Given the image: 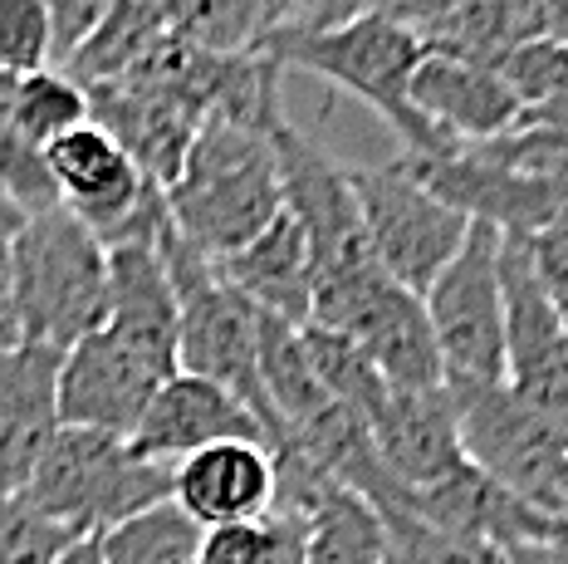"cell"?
<instances>
[{"instance_id": "d6986e66", "label": "cell", "mask_w": 568, "mask_h": 564, "mask_svg": "<svg viewBox=\"0 0 568 564\" xmlns=\"http://www.w3.org/2000/svg\"><path fill=\"white\" fill-rule=\"evenodd\" d=\"M304 564H393V540L377 505L334 481L304 511Z\"/></svg>"}, {"instance_id": "f1b7e54d", "label": "cell", "mask_w": 568, "mask_h": 564, "mask_svg": "<svg viewBox=\"0 0 568 564\" xmlns=\"http://www.w3.org/2000/svg\"><path fill=\"white\" fill-rule=\"evenodd\" d=\"M113 0H44L50 10V34H54V60L69 64V54L99 30V20L109 16Z\"/></svg>"}, {"instance_id": "1f68e13d", "label": "cell", "mask_w": 568, "mask_h": 564, "mask_svg": "<svg viewBox=\"0 0 568 564\" xmlns=\"http://www.w3.org/2000/svg\"><path fill=\"white\" fill-rule=\"evenodd\" d=\"M270 550L260 564H304V521L290 511H270Z\"/></svg>"}, {"instance_id": "8fae6325", "label": "cell", "mask_w": 568, "mask_h": 564, "mask_svg": "<svg viewBox=\"0 0 568 564\" xmlns=\"http://www.w3.org/2000/svg\"><path fill=\"white\" fill-rule=\"evenodd\" d=\"M275 158H280L284 211L300 221L304 241H310L314 275H328V270L358 265V261H377L368 251V236H363L358 202H353V187H348V162H334L290 119L275 128Z\"/></svg>"}, {"instance_id": "d590c367", "label": "cell", "mask_w": 568, "mask_h": 564, "mask_svg": "<svg viewBox=\"0 0 568 564\" xmlns=\"http://www.w3.org/2000/svg\"><path fill=\"white\" fill-rule=\"evenodd\" d=\"M20 226H26V211L10 202L6 192H0V255H6V245L16 241V231H20Z\"/></svg>"}, {"instance_id": "74e56055", "label": "cell", "mask_w": 568, "mask_h": 564, "mask_svg": "<svg viewBox=\"0 0 568 564\" xmlns=\"http://www.w3.org/2000/svg\"><path fill=\"white\" fill-rule=\"evenodd\" d=\"M559 226H568V211H564V216H559Z\"/></svg>"}, {"instance_id": "7402d4cb", "label": "cell", "mask_w": 568, "mask_h": 564, "mask_svg": "<svg viewBox=\"0 0 568 564\" xmlns=\"http://www.w3.org/2000/svg\"><path fill=\"white\" fill-rule=\"evenodd\" d=\"M168 34L211 54H251L265 40L260 0H168Z\"/></svg>"}, {"instance_id": "4fadbf2b", "label": "cell", "mask_w": 568, "mask_h": 564, "mask_svg": "<svg viewBox=\"0 0 568 564\" xmlns=\"http://www.w3.org/2000/svg\"><path fill=\"white\" fill-rule=\"evenodd\" d=\"M59 363L50 344H26L0 354V496H20L34 466L59 437Z\"/></svg>"}, {"instance_id": "5bb4252c", "label": "cell", "mask_w": 568, "mask_h": 564, "mask_svg": "<svg viewBox=\"0 0 568 564\" xmlns=\"http://www.w3.org/2000/svg\"><path fill=\"white\" fill-rule=\"evenodd\" d=\"M412 109L452 148L490 143V138L525 123V103L505 84L500 69L470 64L442 50H426V60L412 74Z\"/></svg>"}, {"instance_id": "4316f807", "label": "cell", "mask_w": 568, "mask_h": 564, "mask_svg": "<svg viewBox=\"0 0 568 564\" xmlns=\"http://www.w3.org/2000/svg\"><path fill=\"white\" fill-rule=\"evenodd\" d=\"M54 34L44 0H0V74L50 69Z\"/></svg>"}, {"instance_id": "7a4b0ae2", "label": "cell", "mask_w": 568, "mask_h": 564, "mask_svg": "<svg viewBox=\"0 0 568 564\" xmlns=\"http://www.w3.org/2000/svg\"><path fill=\"white\" fill-rule=\"evenodd\" d=\"M284 211L275 133L206 119L186 148L182 178L168 187L172 231L206 261H226Z\"/></svg>"}, {"instance_id": "52a82bcc", "label": "cell", "mask_w": 568, "mask_h": 564, "mask_svg": "<svg viewBox=\"0 0 568 564\" xmlns=\"http://www.w3.org/2000/svg\"><path fill=\"white\" fill-rule=\"evenodd\" d=\"M353 202L368 251L377 265L412 295H426L432 280L456 261V251L470 236V216L426 187L402 158L383 168H348Z\"/></svg>"}, {"instance_id": "836d02e7", "label": "cell", "mask_w": 568, "mask_h": 564, "mask_svg": "<svg viewBox=\"0 0 568 564\" xmlns=\"http://www.w3.org/2000/svg\"><path fill=\"white\" fill-rule=\"evenodd\" d=\"M20 344V324H16V304H10V285H6V255H0V354Z\"/></svg>"}, {"instance_id": "7c38bea8", "label": "cell", "mask_w": 568, "mask_h": 564, "mask_svg": "<svg viewBox=\"0 0 568 564\" xmlns=\"http://www.w3.org/2000/svg\"><path fill=\"white\" fill-rule=\"evenodd\" d=\"M368 437L377 446V462L407 496H426L470 466L466 442H460L456 397L446 387H426V393L387 387L383 407L368 422Z\"/></svg>"}, {"instance_id": "277c9868", "label": "cell", "mask_w": 568, "mask_h": 564, "mask_svg": "<svg viewBox=\"0 0 568 564\" xmlns=\"http://www.w3.org/2000/svg\"><path fill=\"white\" fill-rule=\"evenodd\" d=\"M158 255L176 300V363H182V373H196V379L226 387L235 403L265 427V442L275 452L280 422L265 397V383H260V310L235 295L221 280L216 261H206L172 226L162 231Z\"/></svg>"}, {"instance_id": "e0dca14e", "label": "cell", "mask_w": 568, "mask_h": 564, "mask_svg": "<svg viewBox=\"0 0 568 564\" xmlns=\"http://www.w3.org/2000/svg\"><path fill=\"white\" fill-rule=\"evenodd\" d=\"M128 442L148 462L176 466L182 456L216 442H265V427L235 403L226 387L196 379V373H176L172 383L158 387V397L148 403V413H142L138 432Z\"/></svg>"}, {"instance_id": "9c48e42d", "label": "cell", "mask_w": 568, "mask_h": 564, "mask_svg": "<svg viewBox=\"0 0 568 564\" xmlns=\"http://www.w3.org/2000/svg\"><path fill=\"white\" fill-rule=\"evenodd\" d=\"M182 373L172 339H148L133 329L99 324L89 339L64 349L59 363V422L133 437L162 383Z\"/></svg>"}, {"instance_id": "ffe728a7", "label": "cell", "mask_w": 568, "mask_h": 564, "mask_svg": "<svg viewBox=\"0 0 568 564\" xmlns=\"http://www.w3.org/2000/svg\"><path fill=\"white\" fill-rule=\"evenodd\" d=\"M201 525L192 515H182L172 501L152 505V511L133 515V521L113 525L109 535H99L103 564H196L201 555Z\"/></svg>"}, {"instance_id": "44dd1931", "label": "cell", "mask_w": 568, "mask_h": 564, "mask_svg": "<svg viewBox=\"0 0 568 564\" xmlns=\"http://www.w3.org/2000/svg\"><path fill=\"white\" fill-rule=\"evenodd\" d=\"M10 119L40 152H50L64 133L89 123V99L59 69H34V74H10Z\"/></svg>"}, {"instance_id": "3957f363", "label": "cell", "mask_w": 568, "mask_h": 564, "mask_svg": "<svg viewBox=\"0 0 568 564\" xmlns=\"http://www.w3.org/2000/svg\"><path fill=\"white\" fill-rule=\"evenodd\" d=\"M6 285L26 344L64 354L109 320V251L64 207L26 216L6 245Z\"/></svg>"}, {"instance_id": "8d00e7d4", "label": "cell", "mask_w": 568, "mask_h": 564, "mask_svg": "<svg viewBox=\"0 0 568 564\" xmlns=\"http://www.w3.org/2000/svg\"><path fill=\"white\" fill-rule=\"evenodd\" d=\"M54 564H103V550H99V540H74Z\"/></svg>"}, {"instance_id": "ba28073f", "label": "cell", "mask_w": 568, "mask_h": 564, "mask_svg": "<svg viewBox=\"0 0 568 564\" xmlns=\"http://www.w3.org/2000/svg\"><path fill=\"white\" fill-rule=\"evenodd\" d=\"M452 393V387H446ZM456 397L470 466L510 496L568 525V427L519 403L510 387H466Z\"/></svg>"}, {"instance_id": "484cf974", "label": "cell", "mask_w": 568, "mask_h": 564, "mask_svg": "<svg viewBox=\"0 0 568 564\" xmlns=\"http://www.w3.org/2000/svg\"><path fill=\"white\" fill-rule=\"evenodd\" d=\"M74 535L40 515L26 496H0V564H54Z\"/></svg>"}, {"instance_id": "5b68a950", "label": "cell", "mask_w": 568, "mask_h": 564, "mask_svg": "<svg viewBox=\"0 0 568 564\" xmlns=\"http://www.w3.org/2000/svg\"><path fill=\"white\" fill-rule=\"evenodd\" d=\"M20 496L74 540H99L113 525L172 501V466L138 456L133 442L113 432L59 427Z\"/></svg>"}, {"instance_id": "603a6c76", "label": "cell", "mask_w": 568, "mask_h": 564, "mask_svg": "<svg viewBox=\"0 0 568 564\" xmlns=\"http://www.w3.org/2000/svg\"><path fill=\"white\" fill-rule=\"evenodd\" d=\"M304 354H310V369H314V379L324 383V393L368 427L373 413L387 397V379L368 363V354L353 349L348 339L328 334V329H314V324H304Z\"/></svg>"}, {"instance_id": "d6a6232c", "label": "cell", "mask_w": 568, "mask_h": 564, "mask_svg": "<svg viewBox=\"0 0 568 564\" xmlns=\"http://www.w3.org/2000/svg\"><path fill=\"white\" fill-rule=\"evenodd\" d=\"M260 6H265V40H270V34H280V30L310 26L314 10L324 6V0H260ZM265 40H260V44H265Z\"/></svg>"}, {"instance_id": "9a60e30c", "label": "cell", "mask_w": 568, "mask_h": 564, "mask_svg": "<svg viewBox=\"0 0 568 564\" xmlns=\"http://www.w3.org/2000/svg\"><path fill=\"white\" fill-rule=\"evenodd\" d=\"M172 505L201 531L265 521L275 511V456L265 442H216L172 466Z\"/></svg>"}, {"instance_id": "2e32d148", "label": "cell", "mask_w": 568, "mask_h": 564, "mask_svg": "<svg viewBox=\"0 0 568 564\" xmlns=\"http://www.w3.org/2000/svg\"><path fill=\"white\" fill-rule=\"evenodd\" d=\"M89 99V123L118 143L128 162L142 172L148 182H158L162 192L182 178L186 148H192L201 119L192 109H182L176 99H162L152 89L123 84V79H103V84L84 89Z\"/></svg>"}, {"instance_id": "ac0fdd59", "label": "cell", "mask_w": 568, "mask_h": 564, "mask_svg": "<svg viewBox=\"0 0 568 564\" xmlns=\"http://www.w3.org/2000/svg\"><path fill=\"white\" fill-rule=\"evenodd\" d=\"M221 280L241 295L245 304H255L270 320H284L294 329L310 324V295H314V261H310V241H304L300 221L290 211H280L255 241H245L235 255L216 261Z\"/></svg>"}, {"instance_id": "30bf717a", "label": "cell", "mask_w": 568, "mask_h": 564, "mask_svg": "<svg viewBox=\"0 0 568 564\" xmlns=\"http://www.w3.org/2000/svg\"><path fill=\"white\" fill-rule=\"evenodd\" d=\"M505 280V387L535 413L568 427V324L544 295L525 236L500 231Z\"/></svg>"}, {"instance_id": "cb8c5ba5", "label": "cell", "mask_w": 568, "mask_h": 564, "mask_svg": "<svg viewBox=\"0 0 568 564\" xmlns=\"http://www.w3.org/2000/svg\"><path fill=\"white\" fill-rule=\"evenodd\" d=\"M0 192L26 211V216L59 207V187L50 178L44 152L10 119V74H0Z\"/></svg>"}, {"instance_id": "4dcf8cb0", "label": "cell", "mask_w": 568, "mask_h": 564, "mask_svg": "<svg viewBox=\"0 0 568 564\" xmlns=\"http://www.w3.org/2000/svg\"><path fill=\"white\" fill-rule=\"evenodd\" d=\"M466 6H476V0H373V16L393 20V26H407V30H436L446 26L452 16H460Z\"/></svg>"}, {"instance_id": "d4e9b609", "label": "cell", "mask_w": 568, "mask_h": 564, "mask_svg": "<svg viewBox=\"0 0 568 564\" xmlns=\"http://www.w3.org/2000/svg\"><path fill=\"white\" fill-rule=\"evenodd\" d=\"M387 521V540H393V564H510L500 545L490 540H470L436 531V525L417 521L412 511H377Z\"/></svg>"}, {"instance_id": "f546056e", "label": "cell", "mask_w": 568, "mask_h": 564, "mask_svg": "<svg viewBox=\"0 0 568 564\" xmlns=\"http://www.w3.org/2000/svg\"><path fill=\"white\" fill-rule=\"evenodd\" d=\"M529 255H535V275L544 285V295L554 300V310L568 324V226H549L544 236H525Z\"/></svg>"}, {"instance_id": "83f0119b", "label": "cell", "mask_w": 568, "mask_h": 564, "mask_svg": "<svg viewBox=\"0 0 568 564\" xmlns=\"http://www.w3.org/2000/svg\"><path fill=\"white\" fill-rule=\"evenodd\" d=\"M270 550V521H241V525H216L201 535L196 564H260Z\"/></svg>"}, {"instance_id": "6da1fadb", "label": "cell", "mask_w": 568, "mask_h": 564, "mask_svg": "<svg viewBox=\"0 0 568 564\" xmlns=\"http://www.w3.org/2000/svg\"><path fill=\"white\" fill-rule=\"evenodd\" d=\"M260 54H270L275 64L304 69V74H318L324 84L368 103L377 119L393 128V138H402V158L456 152L412 109V74L426 60V40L417 30L393 26V20L368 10V16H353L324 30H280L260 44Z\"/></svg>"}, {"instance_id": "8992f818", "label": "cell", "mask_w": 568, "mask_h": 564, "mask_svg": "<svg viewBox=\"0 0 568 564\" xmlns=\"http://www.w3.org/2000/svg\"><path fill=\"white\" fill-rule=\"evenodd\" d=\"M426 324L436 339L446 387H505V280H500V231L470 221V236L456 261L422 295Z\"/></svg>"}, {"instance_id": "e575fe53", "label": "cell", "mask_w": 568, "mask_h": 564, "mask_svg": "<svg viewBox=\"0 0 568 564\" xmlns=\"http://www.w3.org/2000/svg\"><path fill=\"white\" fill-rule=\"evenodd\" d=\"M505 555L510 564H568V545H515Z\"/></svg>"}]
</instances>
